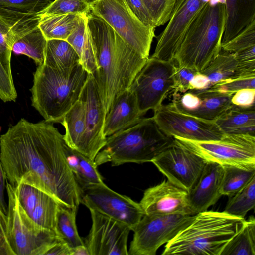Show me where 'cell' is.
I'll use <instances>...</instances> for the list:
<instances>
[{
	"instance_id": "cell-16",
	"label": "cell",
	"mask_w": 255,
	"mask_h": 255,
	"mask_svg": "<svg viewBox=\"0 0 255 255\" xmlns=\"http://www.w3.org/2000/svg\"><path fill=\"white\" fill-rule=\"evenodd\" d=\"M79 98L84 107L86 124L80 152L94 160L106 142L107 137L104 133L106 114L92 74H88Z\"/></svg>"
},
{
	"instance_id": "cell-41",
	"label": "cell",
	"mask_w": 255,
	"mask_h": 255,
	"mask_svg": "<svg viewBox=\"0 0 255 255\" xmlns=\"http://www.w3.org/2000/svg\"><path fill=\"white\" fill-rule=\"evenodd\" d=\"M52 2V0H0V7L38 14Z\"/></svg>"
},
{
	"instance_id": "cell-34",
	"label": "cell",
	"mask_w": 255,
	"mask_h": 255,
	"mask_svg": "<svg viewBox=\"0 0 255 255\" xmlns=\"http://www.w3.org/2000/svg\"><path fill=\"white\" fill-rule=\"evenodd\" d=\"M201 72L207 77L209 88L222 80L239 75L234 53L222 49L217 56Z\"/></svg>"
},
{
	"instance_id": "cell-17",
	"label": "cell",
	"mask_w": 255,
	"mask_h": 255,
	"mask_svg": "<svg viewBox=\"0 0 255 255\" xmlns=\"http://www.w3.org/2000/svg\"><path fill=\"white\" fill-rule=\"evenodd\" d=\"M89 210L92 226L84 242L90 255H128L127 242L130 229L95 210Z\"/></svg>"
},
{
	"instance_id": "cell-44",
	"label": "cell",
	"mask_w": 255,
	"mask_h": 255,
	"mask_svg": "<svg viewBox=\"0 0 255 255\" xmlns=\"http://www.w3.org/2000/svg\"><path fill=\"white\" fill-rule=\"evenodd\" d=\"M125 0L130 9L142 22L146 25L155 27L153 20L142 0Z\"/></svg>"
},
{
	"instance_id": "cell-5",
	"label": "cell",
	"mask_w": 255,
	"mask_h": 255,
	"mask_svg": "<svg viewBox=\"0 0 255 255\" xmlns=\"http://www.w3.org/2000/svg\"><path fill=\"white\" fill-rule=\"evenodd\" d=\"M225 23V0H209L186 32L175 53L174 64L203 70L221 50Z\"/></svg>"
},
{
	"instance_id": "cell-25",
	"label": "cell",
	"mask_w": 255,
	"mask_h": 255,
	"mask_svg": "<svg viewBox=\"0 0 255 255\" xmlns=\"http://www.w3.org/2000/svg\"><path fill=\"white\" fill-rule=\"evenodd\" d=\"M87 15L80 16L76 27L66 40L76 51L84 69L89 74H93L97 69V64Z\"/></svg>"
},
{
	"instance_id": "cell-11",
	"label": "cell",
	"mask_w": 255,
	"mask_h": 255,
	"mask_svg": "<svg viewBox=\"0 0 255 255\" xmlns=\"http://www.w3.org/2000/svg\"><path fill=\"white\" fill-rule=\"evenodd\" d=\"M174 62L149 57L128 88L135 96L139 110L144 115L163 104L171 92Z\"/></svg>"
},
{
	"instance_id": "cell-47",
	"label": "cell",
	"mask_w": 255,
	"mask_h": 255,
	"mask_svg": "<svg viewBox=\"0 0 255 255\" xmlns=\"http://www.w3.org/2000/svg\"><path fill=\"white\" fill-rule=\"evenodd\" d=\"M6 177L0 158V206L7 214V204L5 198L6 191Z\"/></svg>"
},
{
	"instance_id": "cell-22",
	"label": "cell",
	"mask_w": 255,
	"mask_h": 255,
	"mask_svg": "<svg viewBox=\"0 0 255 255\" xmlns=\"http://www.w3.org/2000/svg\"><path fill=\"white\" fill-rule=\"evenodd\" d=\"M15 42L11 27L0 15V98L4 102L15 101L17 96L11 65Z\"/></svg>"
},
{
	"instance_id": "cell-3",
	"label": "cell",
	"mask_w": 255,
	"mask_h": 255,
	"mask_svg": "<svg viewBox=\"0 0 255 255\" xmlns=\"http://www.w3.org/2000/svg\"><path fill=\"white\" fill-rule=\"evenodd\" d=\"M88 74L81 63L65 69L38 65L31 89L32 105L45 121L61 123L79 99Z\"/></svg>"
},
{
	"instance_id": "cell-31",
	"label": "cell",
	"mask_w": 255,
	"mask_h": 255,
	"mask_svg": "<svg viewBox=\"0 0 255 255\" xmlns=\"http://www.w3.org/2000/svg\"><path fill=\"white\" fill-rule=\"evenodd\" d=\"M46 42V39L37 26L17 38L13 46L12 52L16 54L25 55L33 59L37 65H41L44 61Z\"/></svg>"
},
{
	"instance_id": "cell-14",
	"label": "cell",
	"mask_w": 255,
	"mask_h": 255,
	"mask_svg": "<svg viewBox=\"0 0 255 255\" xmlns=\"http://www.w3.org/2000/svg\"><path fill=\"white\" fill-rule=\"evenodd\" d=\"M151 162L167 180L188 192L197 182L207 161L173 139Z\"/></svg>"
},
{
	"instance_id": "cell-13",
	"label": "cell",
	"mask_w": 255,
	"mask_h": 255,
	"mask_svg": "<svg viewBox=\"0 0 255 255\" xmlns=\"http://www.w3.org/2000/svg\"><path fill=\"white\" fill-rule=\"evenodd\" d=\"M80 189L81 203L89 209L121 222L132 231L144 214L139 203L113 191L104 182Z\"/></svg>"
},
{
	"instance_id": "cell-15",
	"label": "cell",
	"mask_w": 255,
	"mask_h": 255,
	"mask_svg": "<svg viewBox=\"0 0 255 255\" xmlns=\"http://www.w3.org/2000/svg\"><path fill=\"white\" fill-rule=\"evenodd\" d=\"M209 0H176L167 26L157 37V44L151 57L173 62L186 32Z\"/></svg>"
},
{
	"instance_id": "cell-12",
	"label": "cell",
	"mask_w": 255,
	"mask_h": 255,
	"mask_svg": "<svg viewBox=\"0 0 255 255\" xmlns=\"http://www.w3.org/2000/svg\"><path fill=\"white\" fill-rule=\"evenodd\" d=\"M152 116L159 128L170 137L207 141L220 139L223 133L215 121L202 119L179 109L172 102L162 104Z\"/></svg>"
},
{
	"instance_id": "cell-43",
	"label": "cell",
	"mask_w": 255,
	"mask_h": 255,
	"mask_svg": "<svg viewBox=\"0 0 255 255\" xmlns=\"http://www.w3.org/2000/svg\"><path fill=\"white\" fill-rule=\"evenodd\" d=\"M0 255H15L8 233L7 214L0 206Z\"/></svg>"
},
{
	"instance_id": "cell-2",
	"label": "cell",
	"mask_w": 255,
	"mask_h": 255,
	"mask_svg": "<svg viewBox=\"0 0 255 255\" xmlns=\"http://www.w3.org/2000/svg\"><path fill=\"white\" fill-rule=\"evenodd\" d=\"M87 18L97 64L92 75L107 114L116 96L129 88L148 58L139 55L101 18L91 12Z\"/></svg>"
},
{
	"instance_id": "cell-8",
	"label": "cell",
	"mask_w": 255,
	"mask_h": 255,
	"mask_svg": "<svg viewBox=\"0 0 255 255\" xmlns=\"http://www.w3.org/2000/svg\"><path fill=\"white\" fill-rule=\"evenodd\" d=\"M90 11L104 20L139 55L149 58L155 27L142 22L125 0H92Z\"/></svg>"
},
{
	"instance_id": "cell-30",
	"label": "cell",
	"mask_w": 255,
	"mask_h": 255,
	"mask_svg": "<svg viewBox=\"0 0 255 255\" xmlns=\"http://www.w3.org/2000/svg\"><path fill=\"white\" fill-rule=\"evenodd\" d=\"M43 63L52 68L65 69L80 62L76 51L66 40L51 39L47 40Z\"/></svg>"
},
{
	"instance_id": "cell-32",
	"label": "cell",
	"mask_w": 255,
	"mask_h": 255,
	"mask_svg": "<svg viewBox=\"0 0 255 255\" xmlns=\"http://www.w3.org/2000/svg\"><path fill=\"white\" fill-rule=\"evenodd\" d=\"M80 16L67 14L40 17L38 26L47 40H66L76 27Z\"/></svg>"
},
{
	"instance_id": "cell-45",
	"label": "cell",
	"mask_w": 255,
	"mask_h": 255,
	"mask_svg": "<svg viewBox=\"0 0 255 255\" xmlns=\"http://www.w3.org/2000/svg\"><path fill=\"white\" fill-rule=\"evenodd\" d=\"M255 88H244L235 92L231 98L233 105L250 107L255 106Z\"/></svg>"
},
{
	"instance_id": "cell-21",
	"label": "cell",
	"mask_w": 255,
	"mask_h": 255,
	"mask_svg": "<svg viewBox=\"0 0 255 255\" xmlns=\"http://www.w3.org/2000/svg\"><path fill=\"white\" fill-rule=\"evenodd\" d=\"M142 117L135 95L129 89L116 96L106 114L104 133L107 137L137 123Z\"/></svg>"
},
{
	"instance_id": "cell-10",
	"label": "cell",
	"mask_w": 255,
	"mask_h": 255,
	"mask_svg": "<svg viewBox=\"0 0 255 255\" xmlns=\"http://www.w3.org/2000/svg\"><path fill=\"white\" fill-rule=\"evenodd\" d=\"M194 216L144 214L132 230L128 255H155L158 249L191 223Z\"/></svg>"
},
{
	"instance_id": "cell-46",
	"label": "cell",
	"mask_w": 255,
	"mask_h": 255,
	"mask_svg": "<svg viewBox=\"0 0 255 255\" xmlns=\"http://www.w3.org/2000/svg\"><path fill=\"white\" fill-rule=\"evenodd\" d=\"M209 87L210 84L207 77L201 72H197L195 74L190 83V90H202L208 89Z\"/></svg>"
},
{
	"instance_id": "cell-36",
	"label": "cell",
	"mask_w": 255,
	"mask_h": 255,
	"mask_svg": "<svg viewBox=\"0 0 255 255\" xmlns=\"http://www.w3.org/2000/svg\"><path fill=\"white\" fill-rule=\"evenodd\" d=\"M223 176L220 193L229 197L241 189L255 176V169H246L234 166H223Z\"/></svg>"
},
{
	"instance_id": "cell-39",
	"label": "cell",
	"mask_w": 255,
	"mask_h": 255,
	"mask_svg": "<svg viewBox=\"0 0 255 255\" xmlns=\"http://www.w3.org/2000/svg\"><path fill=\"white\" fill-rule=\"evenodd\" d=\"M155 27L164 25L172 14L176 0H142Z\"/></svg>"
},
{
	"instance_id": "cell-38",
	"label": "cell",
	"mask_w": 255,
	"mask_h": 255,
	"mask_svg": "<svg viewBox=\"0 0 255 255\" xmlns=\"http://www.w3.org/2000/svg\"><path fill=\"white\" fill-rule=\"evenodd\" d=\"M248 88H255V74H242L234 76L222 80L207 89L232 96L238 90Z\"/></svg>"
},
{
	"instance_id": "cell-28",
	"label": "cell",
	"mask_w": 255,
	"mask_h": 255,
	"mask_svg": "<svg viewBox=\"0 0 255 255\" xmlns=\"http://www.w3.org/2000/svg\"><path fill=\"white\" fill-rule=\"evenodd\" d=\"M192 91L198 95L200 102L197 109L190 114L197 117L215 121L233 105L231 95L207 89Z\"/></svg>"
},
{
	"instance_id": "cell-19",
	"label": "cell",
	"mask_w": 255,
	"mask_h": 255,
	"mask_svg": "<svg viewBox=\"0 0 255 255\" xmlns=\"http://www.w3.org/2000/svg\"><path fill=\"white\" fill-rule=\"evenodd\" d=\"M20 205L40 227L55 232L58 202L41 190L26 184L15 186Z\"/></svg>"
},
{
	"instance_id": "cell-24",
	"label": "cell",
	"mask_w": 255,
	"mask_h": 255,
	"mask_svg": "<svg viewBox=\"0 0 255 255\" xmlns=\"http://www.w3.org/2000/svg\"><path fill=\"white\" fill-rule=\"evenodd\" d=\"M215 122L223 133L255 135V105L242 107L232 105Z\"/></svg>"
},
{
	"instance_id": "cell-7",
	"label": "cell",
	"mask_w": 255,
	"mask_h": 255,
	"mask_svg": "<svg viewBox=\"0 0 255 255\" xmlns=\"http://www.w3.org/2000/svg\"><path fill=\"white\" fill-rule=\"evenodd\" d=\"M8 233L15 255H47L61 239L55 232L35 224L19 204L15 187L6 180Z\"/></svg>"
},
{
	"instance_id": "cell-48",
	"label": "cell",
	"mask_w": 255,
	"mask_h": 255,
	"mask_svg": "<svg viewBox=\"0 0 255 255\" xmlns=\"http://www.w3.org/2000/svg\"><path fill=\"white\" fill-rule=\"evenodd\" d=\"M70 255H90L85 245L79 246L70 249Z\"/></svg>"
},
{
	"instance_id": "cell-9",
	"label": "cell",
	"mask_w": 255,
	"mask_h": 255,
	"mask_svg": "<svg viewBox=\"0 0 255 255\" xmlns=\"http://www.w3.org/2000/svg\"><path fill=\"white\" fill-rule=\"evenodd\" d=\"M172 137L206 161L222 166L255 169V135L223 133L219 139L207 141Z\"/></svg>"
},
{
	"instance_id": "cell-42",
	"label": "cell",
	"mask_w": 255,
	"mask_h": 255,
	"mask_svg": "<svg viewBox=\"0 0 255 255\" xmlns=\"http://www.w3.org/2000/svg\"><path fill=\"white\" fill-rule=\"evenodd\" d=\"M197 72L193 69L174 64L172 76L173 84L170 92L172 93V97L189 91L190 82Z\"/></svg>"
},
{
	"instance_id": "cell-20",
	"label": "cell",
	"mask_w": 255,
	"mask_h": 255,
	"mask_svg": "<svg viewBox=\"0 0 255 255\" xmlns=\"http://www.w3.org/2000/svg\"><path fill=\"white\" fill-rule=\"evenodd\" d=\"M223 173L222 165L207 161L197 182L188 191L189 203L194 215L207 210L222 196L220 187Z\"/></svg>"
},
{
	"instance_id": "cell-35",
	"label": "cell",
	"mask_w": 255,
	"mask_h": 255,
	"mask_svg": "<svg viewBox=\"0 0 255 255\" xmlns=\"http://www.w3.org/2000/svg\"><path fill=\"white\" fill-rule=\"evenodd\" d=\"M229 198L224 211L234 216L244 218L255 207V176L246 185Z\"/></svg>"
},
{
	"instance_id": "cell-6",
	"label": "cell",
	"mask_w": 255,
	"mask_h": 255,
	"mask_svg": "<svg viewBox=\"0 0 255 255\" xmlns=\"http://www.w3.org/2000/svg\"><path fill=\"white\" fill-rule=\"evenodd\" d=\"M173 141L158 127L153 118H141L135 124L107 137L94 162L98 166L152 162Z\"/></svg>"
},
{
	"instance_id": "cell-40",
	"label": "cell",
	"mask_w": 255,
	"mask_h": 255,
	"mask_svg": "<svg viewBox=\"0 0 255 255\" xmlns=\"http://www.w3.org/2000/svg\"><path fill=\"white\" fill-rule=\"evenodd\" d=\"M255 46V20L227 42L221 45V49L237 53Z\"/></svg>"
},
{
	"instance_id": "cell-29",
	"label": "cell",
	"mask_w": 255,
	"mask_h": 255,
	"mask_svg": "<svg viewBox=\"0 0 255 255\" xmlns=\"http://www.w3.org/2000/svg\"><path fill=\"white\" fill-rule=\"evenodd\" d=\"M78 209L58 203L56 212L55 232L70 249L85 245L76 223Z\"/></svg>"
},
{
	"instance_id": "cell-33",
	"label": "cell",
	"mask_w": 255,
	"mask_h": 255,
	"mask_svg": "<svg viewBox=\"0 0 255 255\" xmlns=\"http://www.w3.org/2000/svg\"><path fill=\"white\" fill-rule=\"evenodd\" d=\"M221 255H255V219L250 216L229 241Z\"/></svg>"
},
{
	"instance_id": "cell-18",
	"label": "cell",
	"mask_w": 255,
	"mask_h": 255,
	"mask_svg": "<svg viewBox=\"0 0 255 255\" xmlns=\"http://www.w3.org/2000/svg\"><path fill=\"white\" fill-rule=\"evenodd\" d=\"M139 203L146 215H194L188 192L168 180L146 189Z\"/></svg>"
},
{
	"instance_id": "cell-26",
	"label": "cell",
	"mask_w": 255,
	"mask_h": 255,
	"mask_svg": "<svg viewBox=\"0 0 255 255\" xmlns=\"http://www.w3.org/2000/svg\"><path fill=\"white\" fill-rule=\"evenodd\" d=\"M64 152L67 163L79 188L103 183V178L99 172L94 160L70 148L65 142Z\"/></svg>"
},
{
	"instance_id": "cell-4",
	"label": "cell",
	"mask_w": 255,
	"mask_h": 255,
	"mask_svg": "<svg viewBox=\"0 0 255 255\" xmlns=\"http://www.w3.org/2000/svg\"><path fill=\"white\" fill-rule=\"evenodd\" d=\"M245 220L224 211H205L165 246L162 255H221L229 241L239 231Z\"/></svg>"
},
{
	"instance_id": "cell-37",
	"label": "cell",
	"mask_w": 255,
	"mask_h": 255,
	"mask_svg": "<svg viewBox=\"0 0 255 255\" xmlns=\"http://www.w3.org/2000/svg\"><path fill=\"white\" fill-rule=\"evenodd\" d=\"M92 0H54L38 15L40 17L67 14L87 15L91 12Z\"/></svg>"
},
{
	"instance_id": "cell-27",
	"label": "cell",
	"mask_w": 255,
	"mask_h": 255,
	"mask_svg": "<svg viewBox=\"0 0 255 255\" xmlns=\"http://www.w3.org/2000/svg\"><path fill=\"white\" fill-rule=\"evenodd\" d=\"M61 124L65 128V143L80 152L86 129L84 107L80 98L65 114Z\"/></svg>"
},
{
	"instance_id": "cell-23",
	"label": "cell",
	"mask_w": 255,
	"mask_h": 255,
	"mask_svg": "<svg viewBox=\"0 0 255 255\" xmlns=\"http://www.w3.org/2000/svg\"><path fill=\"white\" fill-rule=\"evenodd\" d=\"M226 23L222 44L230 41L255 20V0H225Z\"/></svg>"
},
{
	"instance_id": "cell-1",
	"label": "cell",
	"mask_w": 255,
	"mask_h": 255,
	"mask_svg": "<svg viewBox=\"0 0 255 255\" xmlns=\"http://www.w3.org/2000/svg\"><path fill=\"white\" fill-rule=\"evenodd\" d=\"M53 123L22 118L0 137V158L6 180L26 184L59 203L78 208L81 192L67 163L63 135Z\"/></svg>"
}]
</instances>
